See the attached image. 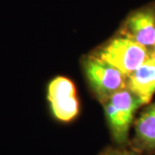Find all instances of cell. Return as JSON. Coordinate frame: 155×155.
Returning <instances> with one entry per match:
<instances>
[{
  "label": "cell",
  "mask_w": 155,
  "mask_h": 155,
  "mask_svg": "<svg viewBox=\"0 0 155 155\" xmlns=\"http://www.w3.org/2000/svg\"><path fill=\"white\" fill-rule=\"evenodd\" d=\"M150 56L147 48L122 35L111 40L98 52L97 57L127 78Z\"/></svg>",
  "instance_id": "obj_1"
},
{
  "label": "cell",
  "mask_w": 155,
  "mask_h": 155,
  "mask_svg": "<svg viewBox=\"0 0 155 155\" xmlns=\"http://www.w3.org/2000/svg\"><path fill=\"white\" fill-rule=\"evenodd\" d=\"M135 139L145 148H155V103L149 106L137 120Z\"/></svg>",
  "instance_id": "obj_7"
},
{
  "label": "cell",
  "mask_w": 155,
  "mask_h": 155,
  "mask_svg": "<svg viewBox=\"0 0 155 155\" xmlns=\"http://www.w3.org/2000/svg\"><path fill=\"white\" fill-rule=\"evenodd\" d=\"M48 98L54 116L63 122L72 121L79 112L75 85L66 77L54 78L48 85Z\"/></svg>",
  "instance_id": "obj_4"
},
{
  "label": "cell",
  "mask_w": 155,
  "mask_h": 155,
  "mask_svg": "<svg viewBox=\"0 0 155 155\" xmlns=\"http://www.w3.org/2000/svg\"><path fill=\"white\" fill-rule=\"evenodd\" d=\"M104 104L106 116L114 138L118 143L125 142L135 111L143 105L142 103L126 88L111 95Z\"/></svg>",
  "instance_id": "obj_2"
},
{
  "label": "cell",
  "mask_w": 155,
  "mask_h": 155,
  "mask_svg": "<svg viewBox=\"0 0 155 155\" xmlns=\"http://www.w3.org/2000/svg\"><path fill=\"white\" fill-rule=\"evenodd\" d=\"M121 34L147 48L154 47L155 4L132 11L122 24Z\"/></svg>",
  "instance_id": "obj_5"
},
{
  "label": "cell",
  "mask_w": 155,
  "mask_h": 155,
  "mask_svg": "<svg viewBox=\"0 0 155 155\" xmlns=\"http://www.w3.org/2000/svg\"><path fill=\"white\" fill-rule=\"evenodd\" d=\"M127 88L135 95L142 104L149 103L155 93V56L152 55L130 74Z\"/></svg>",
  "instance_id": "obj_6"
},
{
  "label": "cell",
  "mask_w": 155,
  "mask_h": 155,
  "mask_svg": "<svg viewBox=\"0 0 155 155\" xmlns=\"http://www.w3.org/2000/svg\"><path fill=\"white\" fill-rule=\"evenodd\" d=\"M84 70L90 85L104 102L111 95L127 88V78L97 56L86 58Z\"/></svg>",
  "instance_id": "obj_3"
},
{
  "label": "cell",
  "mask_w": 155,
  "mask_h": 155,
  "mask_svg": "<svg viewBox=\"0 0 155 155\" xmlns=\"http://www.w3.org/2000/svg\"><path fill=\"white\" fill-rule=\"evenodd\" d=\"M107 155H130L127 154V153H109Z\"/></svg>",
  "instance_id": "obj_8"
},
{
  "label": "cell",
  "mask_w": 155,
  "mask_h": 155,
  "mask_svg": "<svg viewBox=\"0 0 155 155\" xmlns=\"http://www.w3.org/2000/svg\"><path fill=\"white\" fill-rule=\"evenodd\" d=\"M154 48H155V44H154ZM153 55H154V56H155V49H154V52L153 53Z\"/></svg>",
  "instance_id": "obj_9"
}]
</instances>
